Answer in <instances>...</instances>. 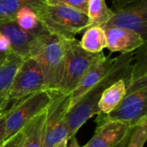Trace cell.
Returning <instances> with one entry per match:
<instances>
[{"label": "cell", "instance_id": "22", "mask_svg": "<svg viewBox=\"0 0 147 147\" xmlns=\"http://www.w3.org/2000/svg\"><path fill=\"white\" fill-rule=\"evenodd\" d=\"M89 0H46V3L51 5H62L67 6L77 10H79L84 14L88 11Z\"/></svg>", "mask_w": 147, "mask_h": 147}, {"label": "cell", "instance_id": "21", "mask_svg": "<svg viewBox=\"0 0 147 147\" xmlns=\"http://www.w3.org/2000/svg\"><path fill=\"white\" fill-rule=\"evenodd\" d=\"M147 139V115L141 118L134 127L126 147H143Z\"/></svg>", "mask_w": 147, "mask_h": 147}, {"label": "cell", "instance_id": "26", "mask_svg": "<svg viewBox=\"0 0 147 147\" xmlns=\"http://www.w3.org/2000/svg\"><path fill=\"white\" fill-rule=\"evenodd\" d=\"M134 128V127H133ZM133 128L122 138V140L117 144V145H115L114 147H126L127 146V142H128V140H129V138H130V136H131V134H132V131H133Z\"/></svg>", "mask_w": 147, "mask_h": 147}, {"label": "cell", "instance_id": "20", "mask_svg": "<svg viewBox=\"0 0 147 147\" xmlns=\"http://www.w3.org/2000/svg\"><path fill=\"white\" fill-rule=\"evenodd\" d=\"M46 0H0V21L15 18L17 11L23 7L34 8Z\"/></svg>", "mask_w": 147, "mask_h": 147}, {"label": "cell", "instance_id": "30", "mask_svg": "<svg viewBox=\"0 0 147 147\" xmlns=\"http://www.w3.org/2000/svg\"><path fill=\"white\" fill-rule=\"evenodd\" d=\"M4 111H5V109H3V108H0V116L4 113Z\"/></svg>", "mask_w": 147, "mask_h": 147}, {"label": "cell", "instance_id": "18", "mask_svg": "<svg viewBox=\"0 0 147 147\" xmlns=\"http://www.w3.org/2000/svg\"><path fill=\"white\" fill-rule=\"evenodd\" d=\"M112 15L113 10L108 7L105 0H89L87 16L90 26H103Z\"/></svg>", "mask_w": 147, "mask_h": 147}, {"label": "cell", "instance_id": "3", "mask_svg": "<svg viewBox=\"0 0 147 147\" xmlns=\"http://www.w3.org/2000/svg\"><path fill=\"white\" fill-rule=\"evenodd\" d=\"M33 9L42 27L62 40L73 39L77 34L90 26L87 14L67 6L44 3Z\"/></svg>", "mask_w": 147, "mask_h": 147}, {"label": "cell", "instance_id": "27", "mask_svg": "<svg viewBox=\"0 0 147 147\" xmlns=\"http://www.w3.org/2000/svg\"><path fill=\"white\" fill-rule=\"evenodd\" d=\"M136 1H139V0H116V2H115V8L121 7V6L129 4V3L136 2Z\"/></svg>", "mask_w": 147, "mask_h": 147}, {"label": "cell", "instance_id": "5", "mask_svg": "<svg viewBox=\"0 0 147 147\" xmlns=\"http://www.w3.org/2000/svg\"><path fill=\"white\" fill-rule=\"evenodd\" d=\"M33 58L41 69L46 89L49 91L57 90L64 71L65 47L63 40L47 32Z\"/></svg>", "mask_w": 147, "mask_h": 147}, {"label": "cell", "instance_id": "25", "mask_svg": "<svg viewBox=\"0 0 147 147\" xmlns=\"http://www.w3.org/2000/svg\"><path fill=\"white\" fill-rule=\"evenodd\" d=\"M11 53L10 47L8 40L0 34V53L1 54H8Z\"/></svg>", "mask_w": 147, "mask_h": 147}, {"label": "cell", "instance_id": "19", "mask_svg": "<svg viewBox=\"0 0 147 147\" xmlns=\"http://www.w3.org/2000/svg\"><path fill=\"white\" fill-rule=\"evenodd\" d=\"M15 20L19 27L28 32L38 34L46 30L40 22L34 9L30 7L20 9L15 16Z\"/></svg>", "mask_w": 147, "mask_h": 147}, {"label": "cell", "instance_id": "14", "mask_svg": "<svg viewBox=\"0 0 147 147\" xmlns=\"http://www.w3.org/2000/svg\"><path fill=\"white\" fill-rule=\"evenodd\" d=\"M24 59L13 53H9L0 64V108L6 109L8 93L13 78Z\"/></svg>", "mask_w": 147, "mask_h": 147}, {"label": "cell", "instance_id": "29", "mask_svg": "<svg viewBox=\"0 0 147 147\" xmlns=\"http://www.w3.org/2000/svg\"><path fill=\"white\" fill-rule=\"evenodd\" d=\"M67 142H68V140H64L60 141L59 144H57L56 146H54L53 147H65L67 146Z\"/></svg>", "mask_w": 147, "mask_h": 147}, {"label": "cell", "instance_id": "31", "mask_svg": "<svg viewBox=\"0 0 147 147\" xmlns=\"http://www.w3.org/2000/svg\"><path fill=\"white\" fill-rule=\"evenodd\" d=\"M114 1H115V2H116V0H114Z\"/></svg>", "mask_w": 147, "mask_h": 147}, {"label": "cell", "instance_id": "23", "mask_svg": "<svg viewBox=\"0 0 147 147\" xmlns=\"http://www.w3.org/2000/svg\"><path fill=\"white\" fill-rule=\"evenodd\" d=\"M24 136H25V131L23 127L21 131L16 133L15 135L3 141L1 144L0 147H20L24 140Z\"/></svg>", "mask_w": 147, "mask_h": 147}, {"label": "cell", "instance_id": "7", "mask_svg": "<svg viewBox=\"0 0 147 147\" xmlns=\"http://www.w3.org/2000/svg\"><path fill=\"white\" fill-rule=\"evenodd\" d=\"M52 101L47 109L42 147H53L64 140H68L66 115L70 109L71 94L50 91Z\"/></svg>", "mask_w": 147, "mask_h": 147}, {"label": "cell", "instance_id": "8", "mask_svg": "<svg viewBox=\"0 0 147 147\" xmlns=\"http://www.w3.org/2000/svg\"><path fill=\"white\" fill-rule=\"evenodd\" d=\"M47 90L41 69L34 58L22 61L10 85L7 100L8 102L19 101L34 92Z\"/></svg>", "mask_w": 147, "mask_h": 147}, {"label": "cell", "instance_id": "12", "mask_svg": "<svg viewBox=\"0 0 147 147\" xmlns=\"http://www.w3.org/2000/svg\"><path fill=\"white\" fill-rule=\"evenodd\" d=\"M104 31L107 39V48L112 53H133L146 43V40L140 34L130 29L109 27L105 28Z\"/></svg>", "mask_w": 147, "mask_h": 147}, {"label": "cell", "instance_id": "6", "mask_svg": "<svg viewBox=\"0 0 147 147\" xmlns=\"http://www.w3.org/2000/svg\"><path fill=\"white\" fill-rule=\"evenodd\" d=\"M51 101V92L47 90L34 92L17 101L7 110L5 140L21 131L32 119L46 110Z\"/></svg>", "mask_w": 147, "mask_h": 147}, {"label": "cell", "instance_id": "15", "mask_svg": "<svg viewBox=\"0 0 147 147\" xmlns=\"http://www.w3.org/2000/svg\"><path fill=\"white\" fill-rule=\"evenodd\" d=\"M126 79H119L105 89L98 102L99 115H108L120 103L127 90Z\"/></svg>", "mask_w": 147, "mask_h": 147}, {"label": "cell", "instance_id": "2", "mask_svg": "<svg viewBox=\"0 0 147 147\" xmlns=\"http://www.w3.org/2000/svg\"><path fill=\"white\" fill-rule=\"evenodd\" d=\"M135 52L121 53L117 57L110 72L97 84L87 90L79 100L69 109L66 115L68 140L74 137L78 129L92 116L99 115L98 102L105 89L119 79L128 80L131 77Z\"/></svg>", "mask_w": 147, "mask_h": 147}, {"label": "cell", "instance_id": "17", "mask_svg": "<svg viewBox=\"0 0 147 147\" xmlns=\"http://www.w3.org/2000/svg\"><path fill=\"white\" fill-rule=\"evenodd\" d=\"M80 46L86 51L93 53L102 52L107 47V39L104 29L100 26L88 27L79 41Z\"/></svg>", "mask_w": 147, "mask_h": 147}, {"label": "cell", "instance_id": "1", "mask_svg": "<svg viewBox=\"0 0 147 147\" xmlns=\"http://www.w3.org/2000/svg\"><path fill=\"white\" fill-rule=\"evenodd\" d=\"M137 53L131 77L127 82L125 96L110 113L98 115L97 126L111 121L135 125L141 118L146 116V43L140 47Z\"/></svg>", "mask_w": 147, "mask_h": 147}, {"label": "cell", "instance_id": "9", "mask_svg": "<svg viewBox=\"0 0 147 147\" xmlns=\"http://www.w3.org/2000/svg\"><path fill=\"white\" fill-rule=\"evenodd\" d=\"M109 27L130 29L146 40L147 0H139L115 8L110 19L102 26L103 29Z\"/></svg>", "mask_w": 147, "mask_h": 147}, {"label": "cell", "instance_id": "10", "mask_svg": "<svg viewBox=\"0 0 147 147\" xmlns=\"http://www.w3.org/2000/svg\"><path fill=\"white\" fill-rule=\"evenodd\" d=\"M41 33H31L18 26L15 18L0 21V34L9 41L10 52L21 56L23 59L32 58L40 40Z\"/></svg>", "mask_w": 147, "mask_h": 147}, {"label": "cell", "instance_id": "13", "mask_svg": "<svg viewBox=\"0 0 147 147\" xmlns=\"http://www.w3.org/2000/svg\"><path fill=\"white\" fill-rule=\"evenodd\" d=\"M134 127V125L111 121L97 126L95 135L83 147H114Z\"/></svg>", "mask_w": 147, "mask_h": 147}, {"label": "cell", "instance_id": "24", "mask_svg": "<svg viewBox=\"0 0 147 147\" xmlns=\"http://www.w3.org/2000/svg\"><path fill=\"white\" fill-rule=\"evenodd\" d=\"M6 115L7 110L0 116V145L5 140V134H6Z\"/></svg>", "mask_w": 147, "mask_h": 147}, {"label": "cell", "instance_id": "16", "mask_svg": "<svg viewBox=\"0 0 147 147\" xmlns=\"http://www.w3.org/2000/svg\"><path fill=\"white\" fill-rule=\"evenodd\" d=\"M47 109L32 119L25 127L24 140L20 147H42Z\"/></svg>", "mask_w": 147, "mask_h": 147}, {"label": "cell", "instance_id": "4", "mask_svg": "<svg viewBox=\"0 0 147 147\" xmlns=\"http://www.w3.org/2000/svg\"><path fill=\"white\" fill-rule=\"evenodd\" d=\"M65 47V62L62 79L57 90L62 94H71L88 70L105 55L102 52L98 53L84 50L79 40L73 39L63 40Z\"/></svg>", "mask_w": 147, "mask_h": 147}, {"label": "cell", "instance_id": "32", "mask_svg": "<svg viewBox=\"0 0 147 147\" xmlns=\"http://www.w3.org/2000/svg\"><path fill=\"white\" fill-rule=\"evenodd\" d=\"M0 146H1V145H0Z\"/></svg>", "mask_w": 147, "mask_h": 147}, {"label": "cell", "instance_id": "11", "mask_svg": "<svg viewBox=\"0 0 147 147\" xmlns=\"http://www.w3.org/2000/svg\"><path fill=\"white\" fill-rule=\"evenodd\" d=\"M116 59L117 57L112 58L111 55L105 56L88 70L71 93L70 108H71L87 90L97 84L110 72L115 64Z\"/></svg>", "mask_w": 147, "mask_h": 147}, {"label": "cell", "instance_id": "28", "mask_svg": "<svg viewBox=\"0 0 147 147\" xmlns=\"http://www.w3.org/2000/svg\"><path fill=\"white\" fill-rule=\"evenodd\" d=\"M71 140L70 145H69V146H66L65 147H83L79 146V144H78V140H77V139H76L75 136L72 137V138H71V140Z\"/></svg>", "mask_w": 147, "mask_h": 147}]
</instances>
